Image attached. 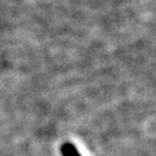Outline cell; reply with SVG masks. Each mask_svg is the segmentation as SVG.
Listing matches in <instances>:
<instances>
[{
    "label": "cell",
    "mask_w": 156,
    "mask_h": 156,
    "mask_svg": "<svg viewBox=\"0 0 156 156\" xmlns=\"http://www.w3.org/2000/svg\"><path fill=\"white\" fill-rule=\"evenodd\" d=\"M61 152L63 156H81L80 153L76 149V146L72 143L63 144L61 147Z\"/></svg>",
    "instance_id": "6da1fadb"
}]
</instances>
